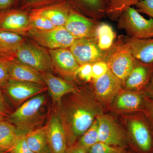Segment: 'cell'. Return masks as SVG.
I'll return each mask as SVG.
<instances>
[{
	"label": "cell",
	"instance_id": "obj_29",
	"mask_svg": "<svg viewBox=\"0 0 153 153\" xmlns=\"http://www.w3.org/2000/svg\"><path fill=\"white\" fill-rule=\"evenodd\" d=\"M30 25L32 30L46 31L56 27L50 20L35 11H30Z\"/></svg>",
	"mask_w": 153,
	"mask_h": 153
},
{
	"label": "cell",
	"instance_id": "obj_41",
	"mask_svg": "<svg viewBox=\"0 0 153 153\" xmlns=\"http://www.w3.org/2000/svg\"><path fill=\"white\" fill-rule=\"evenodd\" d=\"M147 107L149 112L153 118V100H149L147 101Z\"/></svg>",
	"mask_w": 153,
	"mask_h": 153
},
{
	"label": "cell",
	"instance_id": "obj_21",
	"mask_svg": "<svg viewBox=\"0 0 153 153\" xmlns=\"http://www.w3.org/2000/svg\"><path fill=\"white\" fill-rule=\"evenodd\" d=\"M129 127L137 146L144 152L149 151L152 146V137L146 125L141 121L133 120L130 122Z\"/></svg>",
	"mask_w": 153,
	"mask_h": 153
},
{
	"label": "cell",
	"instance_id": "obj_33",
	"mask_svg": "<svg viewBox=\"0 0 153 153\" xmlns=\"http://www.w3.org/2000/svg\"><path fill=\"white\" fill-rule=\"evenodd\" d=\"M10 153H36L29 147L26 140L25 134L23 135L18 139L13 147L9 152Z\"/></svg>",
	"mask_w": 153,
	"mask_h": 153
},
{
	"label": "cell",
	"instance_id": "obj_28",
	"mask_svg": "<svg viewBox=\"0 0 153 153\" xmlns=\"http://www.w3.org/2000/svg\"><path fill=\"white\" fill-rule=\"evenodd\" d=\"M98 123L97 118L85 133L80 137L77 144L86 151L98 142Z\"/></svg>",
	"mask_w": 153,
	"mask_h": 153
},
{
	"label": "cell",
	"instance_id": "obj_37",
	"mask_svg": "<svg viewBox=\"0 0 153 153\" xmlns=\"http://www.w3.org/2000/svg\"><path fill=\"white\" fill-rule=\"evenodd\" d=\"M11 113L10 106L6 101L2 90L0 87V115L7 117Z\"/></svg>",
	"mask_w": 153,
	"mask_h": 153
},
{
	"label": "cell",
	"instance_id": "obj_36",
	"mask_svg": "<svg viewBox=\"0 0 153 153\" xmlns=\"http://www.w3.org/2000/svg\"><path fill=\"white\" fill-rule=\"evenodd\" d=\"M77 75L85 81H90L92 79V64L86 63L79 66L76 71Z\"/></svg>",
	"mask_w": 153,
	"mask_h": 153
},
{
	"label": "cell",
	"instance_id": "obj_39",
	"mask_svg": "<svg viewBox=\"0 0 153 153\" xmlns=\"http://www.w3.org/2000/svg\"><path fill=\"white\" fill-rule=\"evenodd\" d=\"M66 153H87V152L85 149L76 143L68 147Z\"/></svg>",
	"mask_w": 153,
	"mask_h": 153
},
{
	"label": "cell",
	"instance_id": "obj_27",
	"mask_svg": "<svg viewBox=\"0 0 153 153\" xmlns=\"http://www.w3.org/2000/svg\"><path fill=\"white\" fill-rule=\"evenodd\" d=\"M96 36L98 39V46L102 51L109 49L112 46L115 38V33L112 27L103 23L96 29Z\"/></svg>",
	"mask_w": 153,
	"mask_h": 153
},
{
	"label": "cell",
	"instance_id": "obj_9",
	"mask_svg": "<svg viewBox=\"0 0 153 153\" xmlns=\"http://www.w3.org/2000/svg\"><path fill=\"white\" fill-rule=\"evenodd\" d=\"M28 13L27 11L16 8L0 11V30L21 35L27 34L32 30Z\"/></svg>",
	"mask_w": 153,
	"mask_h": 153
},
{
	"label": "cell",
	"instance_id": "obj_5",
	"mask_svg": "<svg viewBox=\"0 0 153 153\" xmlns=\"http://www.w3.org/2000/svg\"><path fill=\"white\" fill-rule=\"evenodd\" d=\"M27 35L41 47L49 49L70 48L76 40L64 26L46 31L31 30Z\"/></svg>",
	"mask_w": 153,
	"mask_h": 153
},
{
	"label": "cell",
	"instance_id": "obj_12",
	"mask_svg": "<svg viewBox=\"0 0 153 153\" xmlns=\"http://www.w3.org/2000/svg\"><path fill=\"white\" fill-rule=\"evenodd\" d=\"M96 118L98 123V142L121 147L124 143L125 136L120 126L107 116L100 114Z\"/></svg>",
	"mask_w": 153,
	"mask_h": 153
},
{
	"label": "cell",
	"instance_id": "obj_16",
	"mask_svg": "<svg viewBox=\"0 0 153 153\" xmlns=\"http://www.w3.org/2000/svg\"><path fill=\"white\" fill-rule=\"evenodd\" d=\"M41 74L54 104H60L65 95L74 92L77 88L70 82L54 76L52 73Z\"/></svg>",
	"mask_w": 153,
	"mask_h": 153
},
{
	"label": "cell",
	"instance_id": "obj_40",
	"mask_svg": "<svg viewBox=\"0 0 153 153\" xmlns=\"http://www.w3.org/2000/svg\"><path fill=\"white\" fill-rule=\"evenodd\" d=\"M147 93L153 97V76L147 88Z\"/></svg>",
	"mask_w": 153,
	"mask_h": 153
},
{
	"label": "cell",
	"instance_id": "obj_23",
	"mask_svg": "<svg viewBox=\"0 0 153 153\" xmlns=\"http://www.w3.org/2000/svg\"><path fill=\"white\" fill-rule=\"evenodd\" d=\"M25 137L30 149L35 153L41 152L48 146L47 125L28 132Z\"/></svg>",
	"mask_w": 153,
	"mask_h": 153
},
{
	"label": "cell",
	"instance_id": "obj_14",
	"mask_svg": "<svg viewBox=\"0 0 153 153\" xmlns=\"http://www.w3.org/2000/svg\"><path fill=\"white\" fill-rule=\"evenodd\" d=\"M64 27L76 40L95 36L96 30L93 22L73 9L70 11Z\"/></svg>",
	"mask_w": 153,
	"mask_h": 153
},
{
	"label": "cell",
	"instance_id": "obj_25",
	"mask_svg": "<svg viewBox=\"0 0 153 153\" xmlns=\"http://www.w3.org/2000/svg\"><path fill=\"white\" fill-rule=\"evenodd\" d=\"M140 0H107L105 14L112 20L118 19L124 12Z\"/></svg>",
	"mask_w": 153,
	"mask_h": 153
},
{
	"label": "cell",
	"instance_id": "obj_18",
	"mask_svg": "<svg viewBox=\"0 0 153 153\" xmlns=\"http://www.w3.org/2000/svg\"><path fill=\"white\" fill-rule=\"evenodd\" d=\"M72 8L66 1L33 10L50 20L56 27L64 26Z\"/></svg>",
	"mask_w": 153,
	"mask_h": 153
},
{
	"label": "cell",
	"instance_id": "obj_3",
	"mask_svg": "<svg viewBox=\"0 0 153 153\" xmlns=\"http://www.w3.org/2000/svg\"><path fill=\"white\" fill-rule=\"evenodd\" d=\"M119 19V27L125 30L131 38H153V19H145L133 7L126 10Z\"/></svg>",
	"mask_w": 153,
	"mask_h": 153
},
{
	"label": "cell",
	"instance_id": "obj_42",
	"mask_svg": "<svg viewBox=\"0 0 153 153\" xmlns=\"http://www.w3.org/2000/svg\"><path fill=\"white\" fill-rule=\"evenodd\" d=\"M39 153H53L52 152V151H51L50 149H49V146H47V147H46L45 149L43 150L42 152H41Z\"/></svg>",
	"mask_w": 153,
	"mask_h": 153
},
{
	"label": "cell",
	"instance_id": "obj_44",
	"mask_svg": "<svg viewBox=\"0 0 153 153\" xmlns=\"http://www.w3.org/2000/svg\"><path fill=\"white\" fill-rule=\"evenodd\" d=\"M7 152H4V151L0 150V153H7Z\"/></svg>",
	"mask_w": 153,
	"mask_h": 153
},
{
	"label": "cell",
	"instance_id": "obj_4",
	"mask_svg": "<svg viewBox=\"0 0 153 153\" xmlns=\"http://www.w3.org/2000/svg\"><path fill=\"white\" fill-rule=\"evenodd\" d=\"M16 59L41 73H52V60L48 52L39 45L26 41L16 54Z\"/></svg>",
	"mask_w": 153,
	"mask_h": 153
},
{
	"label": "cell",
	"instance_id": "obj_10",
	"mask_svg": "<svg viewBox=\"0 0 153 153\" xmlns=\"http://www.w3.org/2000/svg\"><path fill=\"white\" fill-rule=\"evenodd\" d=\"M49 52L52 60L53 71L67 80L76 77V71L79 66L70 49H49Z\"/></svg>",
	"mask_w": 153,
	"mask_h": 153
},
{
	"label": "cell",
	"instance_id": "obj_8",
	"mask_svg": "<svg viewBox=\"0 0 153 153\" xmlns=\"http://www.w3.org/2000/svg\"><path fill=\"white\" fill-rule=\"evenodd\" d=\"M69 49L79 66L104 61L103 51L93 38L76 39Z\"/></svg>",
	"mask_w": 153,
	"mask_h": 153
},
{
	"label": "cell",
	"instance_id": "obj_17",
	"mask_svg": "<svg viewBox=\"0 0 153 153\" xmlns=\"http://www.w3.org/2000/svg\"><path fill=\"white\" fill-rule=\"evenodd\" d=\"M153 74V63H146L137 60L135 66L126 79V87L140 89L149 82Z\"/></svg>",
	"mask_w": 153,
	"mask_h": 153
},
{
	"label": "cell",
	"instance_id": "obj_31",
	"mask_svg": "<svg viewBox=\"0 0 153 153\" xmlns=\"http://www.w3.org/2000/svg\"><path fill=\"white\" fill-rule=\"evenodd\" d=\"M87 153H126L121 147L114 146L98 142L88 149Z\"/></svg>",
	"mask_w": 153,
	"mask_h": 153
},
{
	"label": "cell",
	"instance_id": "obj_24",
	"mask_svg": "<svg viewBox=\"0 0 153 153\" xmlns=\"http://www.w3.org/2000/svg\"><path fill=\"white\" fill-rule=\"evenodd\" d=\"M117 95L115 104L118 109L120 110H136L139 108L142 103V98L139 94L125 91Z\"/></svg>",
	"mask_w": 153,
	"mask_h": 153
},
{
	"label": "cell",
	"instance_id": "obj_20",
	"mask_svg": "<svg viewBox=\"0 0 153 153\" xmlns=\"http://www.w3.org/2000/svg\"><path fill=\"white\" fill-rule=\"evenodd\" d=\"M25 42L20 34L0 30V56L16 58L17 51Z\"/></svg>",
	"mask_w": 153,
	"mask_h": 153
},
{
	"label": "cell",
	"instance_id": "obj_35",
	"mask_svg": "<svg viewBox=\"0 0 153 153\" xmlns=\"http://www.w3.org/2000/svg\"><path fill=\"white\" fill-rule=\"evenodd\" d=\"M109 69L107 63L104 61H99L92 64V79L94 80L104 75Z\"/></svg>",
	"mask_w": 153,
	"mask_h": 153
},
{
	"label": "cell",
	"instance_id": "obj_1",
	"mask_svg": "<svg viewBox=\"0 0 153 153\" xmlns=\"http://www.w3.org/2000/svg\"><path fill=\"white\" fill-rule=\"evenodd\" d=\"M89 92L76 88L65 95L55 111L66 133L68 147L74 144L89 128L98 116L100 109Z\"/></svg>",
	"mask_w": 153,
	"mask_h": 153
},
{
	"label": "cell",
	"instance_id": "obj_13",
	"mask_svg": "<svg viewBox=\"0 0 153 153\" xmlns=\"http://www.w3.org/2000/svg\"><path fill=\"white\" fill-rule=\"evenodd\" d=\"M47 125L49 149L53 153H66L68 148L66 133L55 111L50 115Z\"/></svg>",
	"mask_w": 153,
	"mask_h": 153
},
{
	"label": "cell",
	"instance_id": "obj_34",
	"mask_svg": "<svg viewBox=\"0 0 153 153\" xmlns=\"http://www.w3.org/2000/svg\"><path fill=\"white\" fill-rule=\"evenodd\" d=\"M137 10L153 19V0H140L135 5Z\"/></svg>",
	"mask_w": 153,
	"mask_h": 153
},
{
	"label": "cell",
	"instance_id": "obj_15",
	"mask_svg": "<svg viewBox=\"0 0 153 153\" xmlns=\"http://www.w3.org/2000/svg\"><path fill=\"white\" fill-rule=\"evenodd\" d=\"M9 79L32 82L46 86L41 72L16 59L11 61L9 68Z\"/></svg>",
	"mask_w": 153,
	"mask_h": 153
},
{
	"label": "cell",
	"instance_id": "obj_43",
	"mask_svg": "<svg viewBox=\"0 0 153 153\" xmlns=\"http://www.w3.org/2000/svg\"><path fill=\"white\" fill-rule=\"evenodd\" d=\"M6 119V117H4V116L0 115V124L2 122Z\"/></svg>",
	"mask_w": 153,
	"mask_h": 153
},
{
	"label": "cell",
	"instance_id": "obj_32",
	"mask_svg": "<svg viewBox=\"0 0 153 153\" xmlns=\"http://www.w3.org/2000/svg\"><path fill=\"white\" fill-rule=\"evenodd\" d=\"M15 57L0 56V87L4 85L9 80V68L11 61Z\"/></svg>",
	"mask_w": 153,
	"mask_h": 153
},
{
	"label": "cell",
	"instance_id": "obj_30",
	"mask_svg": "<svg viewBox=\"0 0 153 153\" xmlns=\"http://www.w3.org/2000/svg\"><path fill=\"white\" fill-rule=\"evenodd\" d=\"M21 9L28 12L43 7L63 2L66 0H24Z\"/></svg>",
	"mask_w": 153,
	"mask_h": 153
},
{
	"label": "cell",
	"instance_id": "obj_7",
	"mask_svg": "<svg viewBox=\"0 0 153 153\" xmlns=\"http://www.w3.org/2000/svg\"><path fill=\"white\" fill-rule=\"evenodd\" d=\"M3 88L10 101L14 105H20L35 96L47 89V86L40 84L9 79Z\"/></svg>",
	"mask_w": 153,
	"mask_h": 153
},
{
	"label": "cell",
	"instance_id": "obj_38",
	"mask_svg": "<svg viewBox=\"0 0 153 153\" xmlns=\"http://www.w3.org/2000/svg\"><path fill=\"white\" fill-rule=\"evenodd\" d=\"M17 0H0V11L13 9Z\"/></svg>",
	"mask_w": 153,
	"mask_h": 153
},
{
	"label": "cell",
	"instance_id": "obj_11",
	"mask_svg": "<svg viewBox=\"0 0 153 153\" xmlns=\"http://www.w3.org/2000/svg\"><path fill=\"white\" fill-rule=\"evenodd\" d=\"M94 81L96 97L104 104L109 103L118 94L123 83L109 68L104 75Z\"/></svg>",
	"mask_w": 153,
	"mask_h": 153
},
{
	"label": "cell",
	"instance_id": "obj_26",
	"mask_svg": "<svg viewBox=\"0 0 153 153\" xmlns=\"http://www.w3.org/2000/svg\"><path fill=\"white\" fill-rule=\"evenodd\" d=\"M71 4L79 7L92 15H100L105 13L107 0H66Z\"/></svg>",
	"mask_w": 153,
	"mask_h": 153
},
{
	"label": "cell",
	"instance_id": "obj_2",
	"mask_svg": "<svg viewBox=\"0 0 153 153\" xmlns=\"http://www.w3.org/2000/svg\"><path fill=\"white\" fill-rule=\"evenodd\" d=\"M46 96L38 94L28 100L11 112L6 120L23 134L37 128L44 120L42 109L46 102Z\"/></svg>",
	"mask_w": 153,
	"mask_h": 153
},
{
	"label": "cell",
	"instance_id": "obj_6",
	"mask_svg": "<svg viewBox=\"0 0 153 153\" xmlns=\"http://www.w3.org/2000/svg\"><path fill=\"white\" fill-rule=\"evenodd\" d=\"M137 62L127 44L123 43L115 47L114 51L109 55L106 63L112 73L124 82Z\"/></svg>",
	"mask_w": 153,
	"mask_h": 153
},
{
	"label": "cell",
	"instance_id": "obj_19",
	"mask_svg": "<svg viewBox=\"0 0 153 153\" xmlns=\"http://www.w3.org/2000/svg\"><path fill=\"white\" fill-rule=\"evenodd\" d=\"M126 44L135 59L144 63H153V38H130Z\"/></svg>",
	"mask_w": 153,
	"mask_h": 153
},
{
	"label": "cell",
	"instance_id": "obj_22",
	"mask_svg": "<svg viewBox=\"0 0 153 153\" xmlns=\"http://www.w3.org/2000/svg\"><path fill=\"white\" fill-rule=\"evenodd\" d=\"M23 135L6 119L0 124V150L9 152Z\"/></svg>",
	"mask_w": 153,
	"mask_h": 153
}]
</instances>
